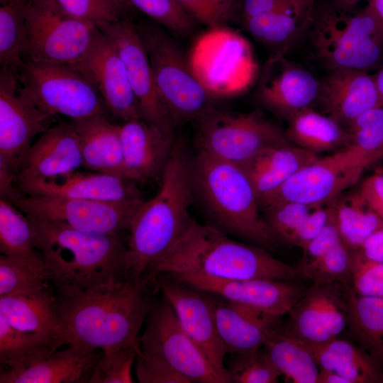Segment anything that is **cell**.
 <instances>
[{
	"label": "cell",
	"mask_w": 383,
	"mask_h": 383,
	"mask_svg": "<svg viewBox=\"0 0 383 383\" xmlns=\"http://www.w3.org/2000/svg\"><path fill=\"white\" fill-rule=\"evenodd\" d=\"M310 31L314 51L328 70L367 72L383 62V28L368 5L346 8L331 4L314 13Z\"/></svg>",
	"instance_id": "obj_6"
},
{
	"label": "cell",
	"mask_w": 383,
	"mask_h": 383,
	"mask_svg": "<svg viewBox=\"0 0 383 383\" xmlns=\"http://www.w3.org/2000/svg\"><path fill=\"white\" fill-rule=\"evenodd\" d=\"M367 5L383 28V0H371Z\"/></svg>",
	"instance_id": "obj_57"
},
{
	"label": "cell",
	"mask_w": 383,
	"mask_h": 383,
	"mask_svg": "<svg viewBox=\"0 0 383 383\" xmlns=\"http://www.w3.org/2000/svg\"><path fill=\"white\" fill-rule=\"evenodd\" d=\"M134 183L120 176L79 170L53 177L16 181L18 189L26 195L116 201L141 199Z\"/></svg>",
	"instance_id": "obj_22"
},
{
	"label": "cell",
	"mask_w": 383,
	"mask_h": 383,
	"mask_svg": "<svg viewBox=\"0 0 383 383\" xmlns=\"http://www.w3.org/2000/svg\"><path fill=\"white\" fill-rule=\"evenodd\" d=\"M194 122L198 152L239 165L266 148L292 144L260 111L234 112L209 105Z\"/></svg>",
	"instance_id": "obj_9"
},
{
	"label": "cell",
	"mask_w": 383,
	"mask_h": 383,
	"mask_svg": "<svg viewBox=\"0 0 383 383\" xmlns=\"http://www.w3.org/2000/svg\"><path fill=\"white\" fill-rule=\"evenodd\" d=\"M0 251L2 255L33 257L41 255L30 218L12 201L0 199Z\"/></svg>",
	"instance_id": "obj_40"
},
{
	"label": "cell",
	"mask_w": 383,
	"mask_h": 383,
	"mask_svg": "<svg viewBox=\"0 0 383 383\" xmlns=\"http://www.w3.org/2000/svg\"><path fill=\"white\" fill-rule=\"evenodd\" d=\"M51 285L43 255H0V297L32 293Z\"/></svg>",
	"instance_id": "obj_38"
},
{
	"label": "cell",
	"mask_w": 383,
	"mask_h": 383,
	"mask_svg": "<svg viewBox=\"0 0 383 383\" xmlns=\"http://www.w3.org/2000/svg\"><path fill=\"white\" fill-rule=\"evenodd\" d=\"M147 318L145 329L139 338L141 353L165 361L190 383L233 382L212 365L186 334L165 298L150 309Z\"/></svg>",
	"instance_id": "obj_13"
},
{
	"label": "cell",
	"mask_w": 383,
	"mask_h": 383,
	"mask_svg": "<svg viewBox=\"0 0 383 383\" xmlns=\"http://www.w3.org/2000/svg\"><path fill=\"white\" fill-rule=\"evenodd\" d=\"M172 276L200 291L279 317L288 313L306 291L292 281L267 279H218L194 273H181Z\"/></svg>",
	"instance_id": "obj_19"
},
{
	"label": "cell",
	"mask_w": 383,
	"mask_h": 383,
	"mask_svg": "<svg viewBox=\"0 0 383 383\" xmlns=\"http://www.w3.org/2000/svg\"><path fill=\"white\" fill-rule=\"evenodd\" d=\"M346 287L313 284L288 313L290 319L284 330L308 344L338 338L348 326Z\"/></svg>",
	"instance_id": "obj_17"
},
{
	"label": "cell",
	"mask_w": 383,
	"mask_h": 383,
	"mask_svg": "<svg viewBox=\"0 0 383 383\" xmlns=\"http://www.w3.org/2000/svg\"><path fill=\"white\" fill-rule=\"evenodd\" d=\"M147 51L158 94L174 126L194 121L211 99L194 74L187 56L156 23H135Z\"/></svg>",
	"instance_id": "obj_7"
},
{
	"label": "cell",
	"mask_w": 383,
	"mask_h": 383,
	"mask_svg": "<svg viewBox=\"0 0 383 383\" xmlns=\"http://www.w3.org/2000/svg\"><path fill=\"white\" fill-rule=\"evenodd\" d=\"M159 286L186 334L219 372L233 380L224 365L227 353L206 293L179 281H162Z\"/></svg>",
	"instance_id": "obj_21"
},
{
	"label": "cell",
	"mask_w": 383,
	"mask_h": 383,
	"mask_svg": "<svg viewBox=\"0 0 383 383\" xmlns=\"http://www.w3.org/2000/svg\"><path fill=\"white\" fill-rule=\"evenodd\" d=\"M52 116L41 111L23 89L18 76L0 71V164L18 175L34 138L50 127Z\"/></svg>",
	"instance_id": "obj_15"
},
{
	"label": "cell",
	"mask_w": 383,
	"mask_h": 383,
	"mask_svg": "<svg viewBox=\"0 0 383 383\" xmlns=\"http://www.w3.org/2000/svg\"><path fill=\"white\" fill-rule=\"evenodd\" d=\"M352 250L340 243L319 258L296 267L301 278L313 284L339 283L350 286Z\"/></svg>",
	"instance_id": "obj_42"
},
{
	"label": "cell",
	"mask_w": 383,
	"mask_h": 383,
	"mask_svg": "<svg viewBox=\"0 0 383 383\" xmlns=\"http://www.w3.org/2000/svg\"><path fill=\"white\" fill-rule=\"evenodd\" d=\"M96 26L111 40L118 52L142 119L174 138L175 126L158 94L149 57L135 23L126 19Z\"/></svg>",
	"instance_id": "obj_16"
},
{
	"label": "cell",
	"mask_w": 383,
	"mask_h": 383,
	"mask_svg": "<svg viewBox=\"0 0 383 383\" xmlns=\"http://www.w3.org/2000/svg\"><path fill=\"white\" fill-rule=\"evenodd\" d=\"M267 249L229 238L219 228L192 219L188 227L144 276L194 273L218 279L301 278L296 267L274 257Z\"/></svg>",
	"instance_id": "obj_2"
},
{
	"label": "cell",
	"mask_w": 383,
	"mask_h": 383,
	"mask_svg": "<svg viewBox=\"0 0 383 383\" xmlns=\"http://www.w3.org/2000/svg\"><path fill=\"white\" fill-rule=\"evenodd\" d=\"M379 160L354 145L326 157H318L289 178L277 189L260 199L262 207L294 201L312 208L329 204Z\"/></svg>",
	"instance_id": "obj_11"
},
{
	"label": "cell",
	"mask_w": 383,
	"mask_h": 383,
	"mask_svg": "<svg viewBox=\"0 0 383 383\" xmlns=\"http://www.w3.org/2000/svg\"><path fill=\"white\" fill-rule=\"evenodd\" d=\"M138 350L139 345L103 352L91 371L88 382H133L132 367Z\"/></svg>",
	"instance_id": "obj_45"
},
{
	"label": "cell",
	"mask_w": 383,
	"mask_h": 383,
	"mask_svg": "<svg viewBox=\"0 0 383 383\" xmlns=\"http://www.w3.org/2000/svg\"><path fill=\"white\" fill-rule=\"evenodd\" d=\"M194 194L218 225L254 245L272 249L277 240L260 213L257 194L239 165L198 152L192 161Z\"/></svg>",
	"instance_id": "obj_5"
},
{
	"label": "cell",
	"mask_w": 383,
	"mask_h": 383,
	"mask_svg": "<svg viewBox=\"0 0 383 383\" xmlns=\"http://www.w3.org/2000/svg\"><path fill=\"white\" fill-rule=\"evenodd\" d=\"M320 81L285 55H270L257 87L261 104L277 115L290 119L316 103Z\"/></svg>",
	"instance_id": "obj_20"
},
{
	"label": "cell",
	"mask_w": 383,
	"mask_h": 383,
	"mask_svg": "<svg viewBox=\"0 0 383 383\" xmlns=\"http://www.w3.org/2000/svg\"><path fill=\"white\" fill-rule=\"evenodd\" d=\"M51 286L32 293L0 297V316L16 329L53 337L65 345Z\"/></svg>",
	"instance_id": "obj_30"
},
{
	"label": "cell",
	"mask_w": 383,
	"mask_h": 383,
	"mask_svg": "<svg viewBox=\"0 0 383 383\" xmlns=\"http://www.w3.org/2000/svg\"><path fill=\"white\" fill-rule=\"evenodd\" d=\"M316 103L324 114L343 126L368 110L381 107L373 75L351 68L328 70L320 81Z\"/></svg>",
	"instance_id": "obj_23"
},
{
	"label": "cell",
	"mask_w": 383,
	"mask_h": 383,
	"mask_svg": "<svg viewBox=\"0 0 383 383\" xmlns=\"http://www.w3.org/2000/svg\"><path fill=\"white\" fill-rule=\"evenodd\" d=\"M331 213L329 204L313 208L291 237L289 244L303 249L327 223Z\"/></svg>",
	"instance_id": "obj_52"
},
{
	"label": "cell",
	"mask_w": 383,
	"mask_h": 383,
	"mask_svg": "<svg viewBox=\"0 0 383 383\" xmlns=\"http://www.w3.org/2000/svg\"><path fill=\"white\" fill-rule=\"evenodd\" d=\"M76 68L91 81L113 116L123 121L142 118L118 52L99 28L89 49Z\"/></svg>",
	"instance_id": "obj_18"
},
{
	"label": "cell",
	"mask_w": 383,
	"mask_h": 383,
	"mask_svg": "<svg viewBox=\"0 0 383 383\" xmlns=\"http://www.w3.org/2000/svg\"><path fill=\"white\" fill-rule=\"evenodd\" d=\"M136 377L140 383H190L165 361L141 353L136 356Z\"/></svg>",
	"instance_id": "obj_50"
},
{
	"label": "cell",
	"mask_w": 383,
	"mask_h": 383,
	"mask_svg": "<svg viewBox=\"0 0 383 383\" xmlns=\"http://www.w3.org/2000/svg\"><path fill=\"white\" fill-rule=\"evenodd\" d=\"M218 335L227 353L243 355L260 350L281 317L205 292Z\"/></svg>",
	"instance_id": "obj_24"
},
{
	"label": "cell",
	"mask_w": 383,
	"mask_h": 383,
	"mask_svg": "<svg viewBox=\"0 0 383 383\" xmlns=\"http://www.w3.org/2000/svg\"><path fill=\"white\" fill-rule=\"evenodd\" d=\"M187 58L194 74L211 99L243 93L257 74L250 43L227 26L208 28L196 38Z\"/></svg>",
	"instance_id": "obj_8"
},
{
	"label": "cell",
	"mask_w": 383,
	"mask_h": 383,
	"mask_svg": "<svg viewBox=\"0 0 383 383\" xmlns=\"http://www.w3.org/2000/svg\"><path fill=\"white\" fill-rule=\"evenodd\" d=\"M100 357L97 350L69 345L24 365L1 369L0 383H73L92 371Z\"/></svg>",
	"instance_id": "obj_27"
},
{
	"label": "cell",
	"mask_w": 383,
	"mask_h": 383,
	"mask_svg": "<svg viewBox=\"0 0 383 383\" xmlns=\"http://www.w3.org/2000/svg\"><path fill=\"white\" fill-rule=\"evenodd\" d=\"M29 217L55 290L87 289L126 278V246L118 234L88 233Z\"/></svg>",
	"instance_id": "obj_4"
},
{
	"label": "cell",
	"mask_w": 383,
	"mask_h": 383,
	"mask_svg": "<svg viewBox=\"0 0 383 383\" xmlns=\"http://www.w3.org/2000/svg\"><path fill=\"white\" fill-rule=\"evenodd\" d=\"M330 218L318 234L302 249L303 258L299 264L316 260L343 243L332 206Z\"/></svg>",
	"instance_id": "obj_51"
},
{
	"label": "cell",
	"mask_w": 383,
	"mask_h": 383,
	"mask_svg": "<svg viewBox=\"0 0 383 383\" xmlns=\"http://www.w3.org/2000/svg\"><path fill=\"white\" fill-rule=\"evenodd\" d=\"M333 208L343 243L352 251L358 250L383 221L367 204L358 189L340 194L329 203Z\"/></svg>",
	"instance_id": "obj_35"
},
{
	"label": "cell",
	"mask_w": 383,
	"mask_h": 383,
	"mask_svg": "<svg viewBox=\"0 0 383 383\" xmlns=\"http://www.w3.org/2000/svg\"><path fill=\"white\" fill-rule=\"evenodd\" d=\"M306 345L320 368L337 373L348 383H382L379 363L362 348L338 338Z\"/></svg>",
	"instance_id": "obj_32"
},
{
	"label": "cell",
	"mask_w": 383,
	"mask_h": 383,
	"mask_svg": "<svg viewBox=\"0 0 383 383\" xmlns=\"http://www.w3.org/2000/svg\"><path fill=\"white\" fill-rule=\"evenodd\" d=\"M126 177L145 182L162 174L174 142L142 118L119 125Z\"/></svg>",
	"instance_id": "obj_26"
},
{
	"label": "cell",
	"mask_w": 383,
	"mask_h": 383,
	"mask_svg": "<svg viewBox=\"0 0 383 383\" xmlns=\"http://www.w3.org/2000/svg\"><path fill=\"white\" fill-rule=\"evenodd\" d=\"M358 190L370 207L383 221V170L379 168L365 178Z\"/></svg>",
	"instance_id": "obj_53"
},
{
	"label": "cell",
	"mask_w": 383,
	"mask_h": 383,
	"mask_svg": "<svg viewBox=\"0 0 383 383\" xmlns=\"http://www.w3.org/2000/svg\"><path fill=\"white\" fill-rule=\"evenodd\" d=\"M59 339L16 329L0 316V362L1 369L24 365L57 350Z\"/></svg>",
	"instance_id": "obj_37"
},
{
	"label": "cell",
	"mask_w": 383,
	"mask_h": 383,
	"mask_svg": "<svg viewBox=\"0 0 383 383\" xmlns=\"http://www.w3.org/2000/svg\"><path fill=\"white\" fill-rule=\"evenodd\" d=\"M375 360L380 364H383V347L379 350L377 355H376ZM382 383H383V377L382 379Z\"/></svg>",
	"instance_id": "obj_60"
},
{
	"label": "cell",
	"mask_w": 383,
	"mask_h": 383,
	"mask_svg": "<svg viewBox=\"0 0 383 383\" xmlns=\"http://www.w3.org/2000/svg\"><path fill=\"white\" fill-rule=\"evenodd\" d=\"M195 21L208 28L224 26L233 18L236 0H177Z\"/></svg>",
	"instance_id": "obj_49"
},
{
	"label": "cell",
	"mask_w": 383,
	"mask_h": 383,
	"mask_svg": "<svg viewBox=\"0 0 383 383\" xmlns=\"http://www.w3.org/2000/svg\"><path fill=\"white\" fill-rule=\"evenodd\" d=\"M304 0H244L243 20L276 11Z\"/></svg>",
	"instance_id": "obj_54"
},
{
	"label": "cell",
	"mask_w": 383,
	"mask_h": 383,
	"mask_svg": "<svg viewBox=\"0 0 383 383\" xmlns=\"http://www.w3.org/2000/svg\"><path fill=\"white\" fill-rule=\"evenodd\" d=\"M373 77L379 95L380 106L383 108V67Z\"/></svg>",
	"instance_id": "obj_58"
},
{
	"label": "cell",
	"mask_w": 383,
	"mask_h": 383,
	"mask_svg": "<svg viewBox=\"0 0 383 383\" xmlns=\"http://www.w3.org/2000/svg\"><path fill=\"white\" fill-rule=\"evenodd\" d=\"M98 28L65 16L34 0L26 13L23 61L76 67L87 54Z\"/></svg>",
	"instance_id": "obj_12"
},
{
	"label": "cell",
	"mask_w": 383,
	"mask_h": 383,
	"mask_svg": "<svg viewBox=\"0 0 383 383\" xmlns=\"http://www.w3.org/2000/svg\"><path fill=\"white\" fill-rule=\"evenodd\" d=\"M262 208L265 220L276 240L288 244L294 233L313 209L294 201H283Z\"/></svg>",
	"instance_id": "obj_46"
},
{
	"label": "cell",
	"mask_w": 383,
	"mask_h": 383,
	"mask_svg": "<svg viewBox=\"0 0 383 383\" xmlns=\"http://www.w3.org/2000/svg\"><path fill=\"white\" fill-rule=\"evenodd\" d=\"M1 70L18 76L23 66L26 13L29 0H0Z\"/></svg>",
	"instance_id": "obj_39"
},
{
	"label": "cell",
	"mask_w": 383,
	"mask_h": 383,
	"mask_svg": "<svg viewBox=\"0 0 383 383\" xmlns=\"http://www.w3.org/2000/svg\"><path fill=\"white\" fill-rule=\"evenodd\" d=\"M348 326L355 338L373 358L383 347V297L365 296L346 287Z\"/></svg>",
	"instance_id": "obj_36"
},
{
	"label": "cell",
	"mask_w": 383,
	"mask_h": 383,
	"mask_svg": "<svg viewBox=\"0 0 383 383\" xmlns=\"http://www.w3.org/2000/svg\"><path fill=\"white\" fill-rule=\"evenodd\" d=\"M358 250L368 259L383 262V228L373 233Z\"/></svg>",
	"instance_id": "obj_55"
},
{
	"label": "cell",
	"mask_w": 383,
	"mask_h": 383,
	"mask_svg": "<svg viewBox=\"0 0 383 383\" xmlns=\"http://www.w3.org/2000/svg\"><path fill=\"white\" fill-rule=\"evenodd\" d=\"M315 0H304L282 9L243 20L246 30L272 55H285L306 31L314 16Z\"/></svg>",
	"instance_id": "obj_28"
},
{
	"label": "cell",
	"mask_w": 383,
	"mask_h": 383,
	"mask_svg": "<svg viewBox=\"0 0 383 383\" xmlns=\"http://www.w3.org/2000/svg\"><path fill=\"white\" fill-rule=\"evenodd\" d=\"M70 123L79 137L84 168L126 178L119 125L105 116Z\"/></svg>",
	"instance_id": "obj_29"
},
{
	"label": "cell",
	"mask_w": 383,
	"mask_h": 383,
	"mask_svg": "<svg viewBox=\"0 0 383 383\" xmlns=\"http://www.w3.org/2000/svg\"><path fill=\"white\" fill-rule=\"evenodd\" d=\"M285 131L295 145L318 154L339 150L350 145L346 128L331 117L312 106L302 109L288 121Z\"/></svg>",
	"instance_id": "obj_33"
},
{
	"label": "cell",
	"mask_w": 383,
	"mask_h": 383,
	"mask_svg": "<svg viewBox=\"0 0 383 383\" xmlns=\"http://www.w3.org/2000/svg\"><path fill=\"white\" fill-rule=\"evenodd\" d=\"M72 18L92 23L129 19L134 8L128 0H34Z\"/></svg>",
	"instance_id": "obj_41"
},
{
	"label": "cell",
	"mask_w": 383,
	"mask_h": 383,
	"mask_svg": "<svg viewBox=\"0 0 383 383\" xmlns=\"http://www.w3.org/2000/svg\"><path fill=\"white\" fill-rule=\"evenodd\" d=\"M318 157L315 152L290 144L266 148L240 166L260 201Z\"/></svg>",
	"instance_id": "obj_31"
},
{
	"label": "cell",
	"mask_w": 383,
	"mask_h": 383,
	"mask_svg": "<svg viewBox=\"0 0 383 383\" xmlns=\"http://www.w3.org/2000/svg\"><path fill=\"white\" fill-rule=\"evenodd\" d=\"M11 201L29 216L61 222L88 233L119 234L128 229L143 200L116 201L25 194Z\"/></svg>",
	"instance_id": "obj_14"
},
{
	"label": "cell",
	"mask_w": 383,
	"mask_h": 383,
	"mask_svg": "<svg viewBox=\"0 0 383 383\" xmlns=\"http://www.w3.org/2000/svg\"><path fill=\"white\" fill-rule=\"evenodd\" d=\"M350 286L360 295L383 297V262L352 251Z\"/></svg>",
	"instance_id": "obj_48"
},
{
	"label": "cell",
	"mask_w": 383,
	"mask_h": 383,
	"mask_svg": "<svg viewBox=\"0 0 383 383\" xmlns=\"http://www.w3.org/2000/svg\"><path fill=\"white\" fill-rule=\"evenodd\" d=\"M331 3L335 6L346 8L357 7L358 4L362 1H368L371 0H330Z\"/></svg>",
	"instance_id": "obj_59"
},
{
	"label": "cell",
	"mask_w": 383,
	"mask_h": 383,
	"mask_svg": "<svg viewBox=\"0 0 383 383\" xmlns=\"http://www.w3.org/2000/svg\"><path fill=\"white\" fill-rule=\"evenodd\" d=\"M228 370L236 383H275L281 376L266 353L260 350L235 355Z\"/></svg>",
	"instance_id": "obj_47"
},
{
	"label": "cell",
	"mask_w": 383,
	"mask_h": 383,
	"mask_svg": "<svg viewBox=\"0 0 383 383\" xmlns=\"http://www.w3.org/2000/svg\"><path fill=\"white\" fill-rule=\"evenodd\" d=\"M132 6L160 26L178 34L190 33L195 25L193 17L177 0H128Z\"/></svg>",
	"instance_id": "obj_43"
},
{
	"label": "cell",
	"mask_w": 383,
	"mask_h": 383,
	"mask_svg": "<svg viewBox=\"0 0 383 383\" xmlns=\"http://www.w3.org/2000/svg\"><path fill=\"white\" fill-rule=\"evenodd\" d=\"M354 145L377 157L383 158V108L368 110L345 127Z\"/></svg>",
	"instance_id": "obj_44"
},
{
	"label": "cell",
	"mask_w": 383,
	"mask_h": 383,
	"mask_svg": "<svg viewBox=\"0 0 383 383\" xmlns=\"http://www.w3.org/2000/svg\"><path fill=\"white\" fill-rule=\"evenodd\" d=\"M263 346L287 382L316 383L319 367L305 343L277 326L268 333Z\"/></svg>",
	"instance_id": "obj_34"
},
{
	"label": "cell",
	"mask_w": 383,
	"mask_h": 383,
	"mask_svg": "<svg viewBox=\"0 0 383 383\" xmlns=\"http://www.w3.org/2000/svg\"><path fill=\"white\" fill-rule=\"evenodd\" d=\"M159 191L143 201L129 227L126 246V278L143 277L178 240L192 218V161L182 143L174 141L161 175Z\"/></svg>",
	"instance_id": "obj_3"
},
{
	"label": "cell",
	"mask_w": 383,
	"mask_h": 383,
	"mask_svg": "<svg viewBox=\"0 0 383 383\" xmlns=\"http://www.w3.org/2000/svg\"><path fill=\"white\" fill-rule=\"evenodd\" d=\"M316 383H348L337 373L323 368H320L316 378Z\"/></svg>",
	"instance_id": "obj_56"
},
{
	"label": "cell",
	"mask_w": 383,
	"mask_h": 383,
	"mask_svg": "<svg viewBox=\"0 0 383 383\" xmlns=\"http://www.w3.org/2000/svg\"><path fill=\"white\" fill-rule=\"evenodd\" d=\"M81 167L79 137L71 123H59L33 143L18 167L16 181L57 177Z\"/></svg>",
	"instance_id": "obj_25"
},
{
	"label": "cell",
	"mask_w": 383,
	"mask_h": 383,
	"mask_svg": "<svg viewBox=\"0 0 383 383\" xmlns=\"http://www.w3.org/2000/svg\"><path fill=\"white\" fill-rule=\"evenodd\" d=\"M145 277L77 289L55 290L65 345L103 352L139 345L151 309Z\"/></svg>",
	"instance_id": "obj_1"
},
{
	"label": "cell",
	"mask_w": 383,
	"mask_h": 383,
	"mask_svg": "<svg viewBox=\"0 0 383 383\" xmlns=\"http://www.w3.org/2000/svg\"><path fill=\"white\" fill-rule=\"evenodd\" d=\"M23 89L43 113L82 120L105 116V104L91 81L74 67L24 61L18 74Z\"/></svg>",
	"instance_id": "obj_10"
}]
</instances>
